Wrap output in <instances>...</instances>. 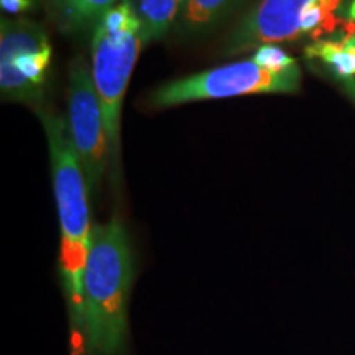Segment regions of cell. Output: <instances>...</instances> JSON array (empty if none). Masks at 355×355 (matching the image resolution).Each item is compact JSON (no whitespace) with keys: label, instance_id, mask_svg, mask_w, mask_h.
<instances>
[{"label":"cell","instance_id":"obj_1","mask_svg":"<svg viewBox=\"0 0 355 355\" xmlns=\"http://www.w3.org/2000/svg\"><path fill=\"white\" fill-rule=\"evenodd\" d=\"M50 146L53 189L61 227L60 272L68 304L71 355H84L83 278L91 250L92 229L89 184L64 117L42 112Z\"/></svg>","mask_w":355,"mask_h":355},{"label":"cell","instance_id":"obj_10","mask_svg":"<svg viewBox=\"0 0 355 355\" xmlns=\"http://www.w3.org/2000/svg\"><path fill=\"white\" fill-rule=\"evenodd\" d=\"M121 0H64V20L71 28L79 30L99 21Z\"/></svg>","mask_w":355,"mask_h":355},{"label":"cell","instance_id":"obj_13","mask_svg":"<svg viewBox=\"0 0 355 355\" xmlns=\"http://www.w3.org/2000/svg\"><path fill=\"white\" fill-rule=\"evenodd\" d=\"M2 10L12 15H19V13L32 10L35 6V0H0Z\"/></svg>","mask_w":355,"mask_h":355},{"label":"cell","instance_id":"obj_4","mask_svg":"<svg viewBox=\"0 0 355 355\" xmlns=\"http://www.w3.org/2000/svg\"><path fill=\"white\" fill-rule=\"evenodd\" d=\"M145 43L141 21L121 32L96 25L91 43V71L104 110L110 162H115L119 157L122 101Z\"/></svg>","mask_w":355,"mask_h":355},{"label":"cell","instance_id":"obj_3","mask_svg":"<svg viewBox=\"0 0 355 355\" xmlns=\"http://www.w3.org/2000/svg\"><path fill=\"white\" fill-rule=\"evenodd\" d=\"M300 83L298 64L285 73H270L250 60L163 84L153 92L150 102L155 107H173L186 102L247 94H291L298 91Z\"/></svg>","mask_w":355,"mask_h":355},{"label":"cell","instance_id":"obj_6","mask_svg":"<svg viewBox=\"0 0 355 355\" xmlns=\"http://www.w3.org/2000/svg\"><path fill=\"white\" fill-rule=\"evenodd\" d=\"M69 132L81 159L89 189L99 188L109 159L104 110L97 94L92 71L78 58L69 71Z\"/></svg>","mask_w":355,"mask_h":355},{"label":"cell","instance_id":"obj_9","mask_svg":"<svg viewBox=\"0 0 355 355\" xmlns=\"http://www.w3.org/2000/svg\"><path fill=\"white\" fill-rule=\"evenodd\" d=\"M186 0H140L139 17L146 42L165 37Z\"/></svg>","mask_w":355,"mask_h":355},{"label":"cell","instance_id":"obj_7","mask_svg":"<svg viewBox=\"0 0 355 355\" xmlns=\"http://www.w3.org/2000/svg\"><path fill=\"white\" fill-rule=\"evenodd\" d=\"M311 0H261L230 38L229 55H237L261 44L301 38L300 17Z\"/></svg>","mask_w":355,"mask_h":355},{"label":"cell","instance_id":"obj_14","mask_svg":"<svg viewBox=\"0 0 355 355\" xmlns=\"http://www.w3.org/2000/svg\"><path fill=\"white\" fill-rule=\"evenodd\" d=\"M349 17H350V20L355 21V0H352V3H350V7H349Z\"/></svg>","mask_w":355,"mask_h":355},{"label":"cell","instance_id":"obj_8","mask_svg":"<svg viewBox=\"0 0 355 355\" xmlns=\"http://www.w3.org/2000/svg\"><path fill=\"white\" fill-rule=\"evenodd\" d=\"M309 60H321L337 78L349 84L355 79V32L337 40H318L306 48Z\"/></svg>","mask_w":355,"mask_h":355},{"label":"cell","instance_id":"obj_16","mask_svg":"<svg viewBox=\"0 0 355 355\" xmlns=\"http://www.w3.org/2000/svg\"><path fill=\"white\" fill-rule=\"evenodd\" d=\"M350 86H352V89H354V91H355V79H354L352 83H350Z\"/></svg>","mask_w":355,"mask_h":355},{"label":"cell","instance_id":"obj_15","mask_svg":"<svg viewBox=\"0 0 355 355\" xmlns=\"http://www.w3.org/2000/svg\"><path fill=\"white\" fill-rule=\"evenodd\" d=\"M56 2H58V6H60V8H61V10H63V6H64V0H56Z\"/></svg>","mask_w":355,"mask_h":355},{"label":"cell","instance_id":"obj_12","mask_svg":"<svg viewBox=\"0 0 355 355\" xmlns=\"http://www.w3.org/2000/svg\"><path fill=\"white\" fill-rule=\"evenodd\" d=\"M252 61L261 69L270 71V73H285L293 66H296V61L277 44H261L255 51Z\"/></svg>","mask_w":355,"mask_h":355},{"label":"cell","instance_id":"obj_2","mask_svg":"<svg viewBox=\"0 0 355 355\" xmlns=\"http://www.w3.org/2000/svg\"><path fill=\"white\" fill-rule=\"evenodd\" d=\"M133 275V252L122 222L114 217L94 225L83 278L84 355L128 354Z\"/></svg>","mask_w":355,"mask_h":355},{"label":"cell","instance_id":"obj_5","mask_svg":"<svg viewBox=\"0 0 355 355\" xmlns=\"http://www.w3.org/2000/svg\"><path fill=\"white\" fill-rule=\"evenodd\" d=\"M53 48L42 26L33 21L2 19L0 25V91L6 101L43 99L50 78Z\"/></svg>","mask_w":355,"mask_h":355},{"label":"cell","instance_id":"obj_11","mask_svg":"<svg viewBox=\"0 0 355 355\" xmlns=\"http://www.w3.org/2000/svg\"><path fill=\"white\" fill-rule=\"evenodd\" d=\"M235 0H186L183 7V24L188 28H204L220 19Z\"/></svg>","mask_w":355,"mask_h":355}]
</instances>
